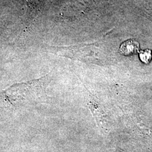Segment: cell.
Masks as SVG:
<instances>
[{"label":"cell","instance_id":"2","mask_svg":"<svg viewBox=\"0 0 152 152\" xmlns=\"http://www.w3.org/2000/svg\"><path fill=\"white\" fill-rule=\"evenodd\" d=\"M152 51L149 49H146L140 51V59L144 63H149L152 59Z\"/></svg>","mask_w":152,"mask_h":152},{"label":"cell","instance_id":"1","mask_svg":"<svg viewBox=\"0 0 152 152\" xmlns=\"http://www.w3.org/2000/svg\"><path fill=\"white\" fill-rule=\"evenodd\" d=\"M139 49V43L134 39H129L121 44L120 51L122 54L131 55L136 54Z\"/></svg>","mask_w":152,"mask_h":152}]
</instances>
